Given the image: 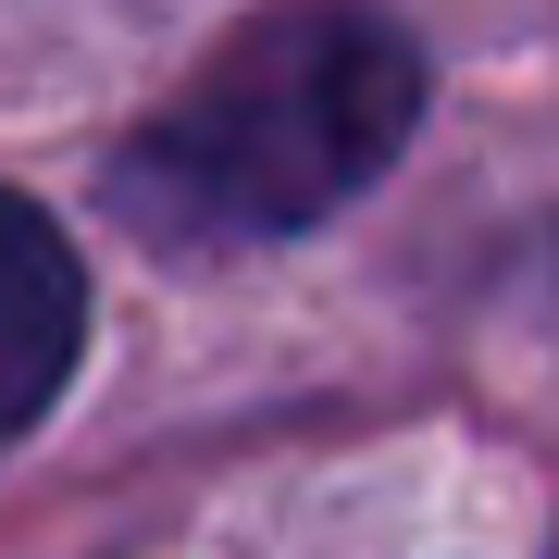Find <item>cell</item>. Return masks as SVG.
<instances>
[{
    "instance_id": "1",
    "label": "cell",
    "mask_w": 559,
    "mask_h": 559,
    "mask_svg": "<svg viewBox=\"0 0 559 559\" xmlns=\"http://www.w3.org/2000/svg\"><path fill=\"white\" fill-rule=\"evenodd\" d=\"M423 124V50L360 0H274L112 150L100 200L150 249H274L336 224Z\"/></svg>"
},
{
    "instance_id": "2",
    "label": "cell",
    "mask_w": 559,
    "mask_h": 559,
    "mask_svg": "<svg viewBox=\"0 0 559 559\" xmlns=\"http://www.w3.org/2000/svg\"><path fill=\"white\" fill-rule=\"evenodd\" d=\"M75 336H87V274H75V237L0 187V448L25 436L62 373H75Z\"/></svg>"
}]
</instances>
